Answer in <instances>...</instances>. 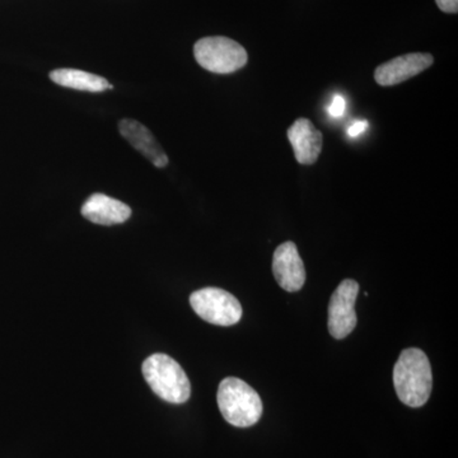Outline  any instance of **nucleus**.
<instances>
[{"mask_svg": "<svg viewBox=\"0 0 458 458\" xmlns=\"http://www.w3.org/2000/svg\"><path fill=\"white\" fill-rule=\"evenodd\" d=\"M143 376L153 393L171 403H183L190 399L191 385L185 370L168 355H150L144 360Z\"/></svg>", "mask_w": 458, "mask_h": 458, "instance_id": "nucleus-3", "label": "nucleus"}, {"mask_svg": "<svg viewBox=\"0 0 458 458\" xmlns=\"http://www.w3.org/2000/svg\"><path fill=\"white\" fill-rule=\"evenodd\" d=\"M198 64L216 74H229L247 64L249 55L242 45L225 36L200 38L195 44Z\"/></svg>", "mask_w": 458, "mask_h": 458, "instance_id": "nucleus-4", "label": "nucleus"}, {"mask_svg": "<svg viewBox=\"0 0 458 458\" xmlns=\"http://www.w3.org/2000/svg\"><path fill=\"white\" fill-rule=\"evenodd\" d=\"M288 140L298 164L311 165L318 162L322 150V132L309 119L295 120L288 129Z\"/></svg>", "mask_w": 458, "mask_h": 458, "instance_id": "nucleus-9", "label": "nucleus"}, {"mask_svg": "<svg viewBox=\"0 0 458 458\" xmlns=\"http://www.w3.org/2000/svg\"><path fill=\"white\" fill-rule=\"evenodd\" d=\"M120 134L156 167L164 168L168 165V157L159 146L155 135L137 120L123 119L119 123Z\"/></svg>", "mask_w": 458, "mask_h": 458, "instance_id": "nucleus-10", "label": "nucleus"}, {"mask_svg": "<svg viewBox=\"0 0 458 458\" xmlns=\"http://www.w3.org/2000/svg\"><path fill=\"white\" fill-rule=\"evenodd\" d=\"M436 3L445 13L456 14L458 12V0H436Z\"/></svg>", "mask_w": 458, "mask_h": 458, "instance_id": "nucleus-15", "label": "nucleus"}, {"mask_svg": "<svg viewBox=\"0 0 458 458\" xmlns=\"http://www.w3.org/2000/svg\"><path fill=\"white\" fill-rule=\"evenodd\" d=\"M346 108V102L345 99H344L342 95H335L334 96L333 102H331L330 107H328V114H331V116L335 117H342L344 113H345Z\"/></svg>", "mask_w": 458, "mask_h": 458, "instance_id": "nucleus-13", "label": "nucleus"}, {"mask_svg": "<svg viewBox=\"0 0 458 458\" xmlns=\"http://www.w3.org/2000/svg\"><path fill=\"white\" fill-rule=\"evenodd\" d=\"M273 273L276 282L286 292L301 291L306 282V269L297 245L294 242L282 243L274 252Z\"/></svg>", "mask_w": 458, "mask_h": 458, "instance_id": "nucleus-8", "label": "nucleus"}, {"mask_svg": "<svg viewBox=\"0 0 458 458\" xmlns=\"http://www.w3.org/2000/svg\"><path fill=\"white\" fill-rule=\"evenodd\" d=\"M192 310L216 327H233L242 318V306L233 294L219 288H204L190 295Z\"/></svg>", "mask_w": 458, "mask_h": 458, "instance_id": "nucleus-5", "label": "nucleus"}, {"mask_svg": "<svg viewBox=\"0 0 458 458\" xmlns=\"http://www.w3.org/2000/svg\"><path fill=\"white\" fill-rule=\"evenodd\" d=\"M360 293V284L355 280L345 279L340 283L328 304V331L334 339H345L357 327L355 302Z\"/></svg>", "mask_w": 458, "mask_h": 458, "instance_id": "nucleus-6", "label": "nucleus"}, {"mask_svg": "<svg viewBox=\"0 0 458 458\" xmlns=\"http://www.w3.org/2000/svg\"><path fill=\"white\" fill-rule=\"evenodd\" d=\"M394 385L401 403L410 408H421L429 400L433 387L430 361L418 348L405 349L394 364Z\"/></svg>", "mask_w": 458, "mask_h": 458, "instance_id": "nucleus-1", "label": "nucleus"}, {"mask_svg": "<svg viewBox=\"0 0 458 458\" xmlns=\"http://www.w3.org/2000/svg\"><path fill=\"white\" fill-rule=\"evenodd\" d=\"M369 123L366 120H358L354 123H352L348 129L349 137L358 138L360 135L363 134L364 131L369 129Z\"/></svg>", "mask_w": 458, "mask_h": 458, "instance_id": "nucleus-14", "label": "nucleus"}, {"mask_svg": "<svg viewBox=\"0 0 458 458\" xmlns=\"http://www.w3.org/2000/svg\"><path fill=\"white\" fill-rule=\"evenodd\" d=\"M50 80L65 89L84 90V92H104L113 89L106 78L80 71V69H56L50 73Z\"/></svg>", "mask_w": 458, "mask_h": 458, "instance_id": "nucleus-12", "label": "nucleus"}, {"mask_svg": "<svg viewBox=\"0 0 458 458\" xmlns=\"http://www.w3.org/2000/svg\"><path fill=\"white\" fill-rule=\"evenodd\" d=\"M82 216L99 225H122L131 216L129 205L105 194H93L82 207Z\"/></svg>", "mask_w": 458, "mask_h": 458, "instance_id": "nucleus-11", "label": "nucleus"}, {"mask_svg": "<svg viewBox=\"0 0 458 458\" xmlns=\"http://www.w3.org/2000/svg\"><path fill=\"white\" fill-rule=\"evenodd\" d=\"M223 418L231 426H255L262 415V401L251 386L236 377H227L219 385L216 394Z\"/></svg>", "mask_w": 458, "mask_h": 458, "instance_id": "nucleus-2", "label": "nucleus"}, {"mask_svg": "<svg viewBox=\"0 0 458 458\" xmlns=\"http://www.w3.org/2000/svg\"><path fill=\"white\" fill-rule=\"evenodd\" d=\"M434 57L427 53L406 54L388 60L375 72V80L379 86L390 87L406 82L410 78L423 73L432 66Z\"/></svg>", "mask_w": 458, "mask_h": 458, "instance_id": "nucleus-7", "label": "nucleus"}]
</instances>
